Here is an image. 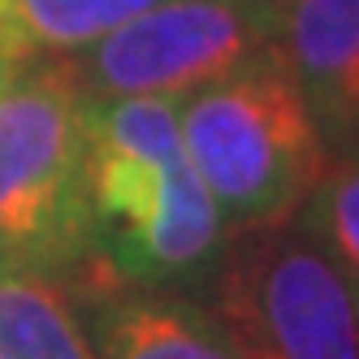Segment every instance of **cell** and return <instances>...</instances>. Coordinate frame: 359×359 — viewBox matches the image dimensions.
Returning a JSON list of instances; mask_svg holds the SVG:
<instances>
[{"instance_id":"6da1fadb","label":"cell","mask_w":359,"mask_h":359,"mask_svg":"<svg viewBox=\"0 0 359 359\" xmlns=\"http://www.w3.org/2000/svg\"><path fill=\"white\" fill-rule=\"evenodd\" d=\"M87 212L95 260L139 286L203 281L229 243L165 95L87 100Z\"/></svg>"},{"instance_id":"7a4b0ae2","label":"cell","mask_w":359,"mask_h":359,"mask_svg":"<svg viewBox=\"0 0 359 359\" xmlns=\"http://www.w3.org/2000/svg\"><path fill=\"white\" fill-rule=\"evenodd\" d=\"M0 269L61 277L74 294L109 277L87 212V95L61 61L22 65L0 91Z\"/></svg>"},{"instance_id":"3957f363","label":"cell","mask_w":359,"mask_h":359,"mask_svg":"<svg viewBox=\"0 0 359 359\" xmlns=\"http://www.w3.org/2000/svg\"><path fill=\"white\" fill-rule=\"evenodd\" d=\"M182 147L234 234L294 221L329 161L281 57L177 100Z\"/></svg>"},{"instance_id":"277c9868","label":"cell","mask_w":359,"mask_h":359,"mask_svg":"<svg viewBox=\"0 0 359 359\" xmlns=\"http://www.w3.org/2000/svg\"><path fill=\"white\" fill-rule=\"evenodd\" d=\"M203 281L251 359H359V286L294 221L234 234Z\"/></svg>"},{"instance_id":"5b68a950","label":"cell","mask_w":359,"mask_h":359,"mask_svg":"<svg viewBox=\"0 0 359 359\" xmlns=\"http://www.w3.org/2000/svg\"><path fill=\"white\" fill-rule=\"evenodd\" d=\"M269 57H277V0H156L61 65L87 100H187Z\"/></svg>"},{"instance_id":"8992f818","label":"cell","mask_w":359,"mask_h":359,"mask_svg":"<svg viewBox=\"0 0 359 359\" xmlns=\"http://www.w3.org/2000/svg\"><path fill=\"white\" fill-rule=\"evenodd\" d=\"M95 359H251L221 312L187 286L104 277L79 294Z\"/></svg>"},{"instance_id":"52a82bcc","label":"cell","mask_w":359,"mask_h":359,"mask_svg":"<svg viewBox=\"0 0 359 359\" xmlns=\"http://www.w3.org/2000/svg\"><path fill=\"white\" fill-rule=\"evenodd\" d=\"M277 57L333 156L359 126V0H277Z\"/></svg>"},{"instance_id":"ba28073f","label":"cell","mask_w":359,"mask_h":359,"mask_svg":"<svg viewBox=\"0 0 359 359\" xmlns=\"http://www.w3.org/2000/svg\"><path fill=\"white\" fill-rule=\"evenodd\" d=\"M156 0H0V65L69 61Z\"/></svg>"},{"instance_id":"9c48e42d","label":"cell","mask_w":359,"mask_h":359,"mask_svg":"<svg viewBox=\"0 0 359 359\" xmlns=\"http://www.w3.org/2000/svg\"><path fill=\"white\" fill-rule=\"evenodd\" d=\"M0 359H95L69 281L0 269Z\"/></svg>"},{"instance_id":"30bf717a","label":"cell","mask_w":359,"mask_h":359,"mask_svg":"<svg viewBox=\"0 0 359 359\" xmlns=\"http://www.w3.org/2000/svg\"><path fill=\"white\" fill-rule=\"evenodd\" d=\"M294 225L312 234L359 286V161L329 156L312 195L294 212Z\"/></svg>"},{"instance_id":"8fae6325","label":"cell","mask_w":359,"mask_h":359,"mask_svg":"<svg viewBox=\"0 0 359 359\" xmlns=\"http://www.w3.org/2000/svg\"><path fill=\"white\" fill-rule=\"evenodd\" d=\"M333 156H351V161H359V126H355V130L346 135V143H342L338 151H333Z\"/></svg>"},{"instance_id":"7c38bea8","label":"cell","mask_w":359,"mask_h":359,"mask_svg":"<svg viewBox=\"0 0 359 359\" xmlns=\"http://www.w3.org/2000/svg\"><path fill=\"white\" fill-rule=\"evenodd\" d=\"M9 79H13V69H9V65H0V91H5V83H9Z\"/></svg>"}]
</instances>
